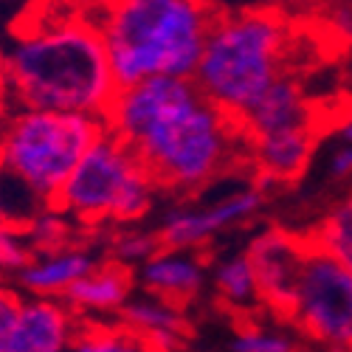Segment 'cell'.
<instances>
[{
	"label": "cell",
	"mask_w": 352,
	"mask_h": 352,
	"mask_svg": "<svg viewBox=\"0 0 352 352\" xmlns=\"http://www.w3.org/2000/svg\"><path fill=\"white\" fill-rule=\"evenodd\" d=\"M20 307H23V293L14 285L0 282V352H9L17 318H20Z\"/></svg>",
	"instance_id": "cell-25"
},
{
	"label": "cell",
	"mask_w": 352,
	"mask_h": 352,
	"mask_svg": "<svg viewBox=\"0 0 352 352\" xmlns=\"http://www.w3.org/2000/svg\"><path fill=\"white\" fill-rule=\"evenodd\" d=\"M76 318L56 299H25L9 352H71Z\"/></svg>",
	"instance_id": "cell-16"
},
{
	"label": "cell",
	"mask_w": 352,
	"mask_h": 352,
	"mask_svg": "<svg viewBox=\"0 0 352 352\" xmlns=\"http://www.w3.org/2000/svg\"><path fill=\"white\" fill-rule=\"evenodd\" d=\"M327 175H330V181H336V184L352 181V146H346V144H336L333 146V153L327 158Z\"/></svg>",
	"instance_id": "cell-26"
},
{
	"label": "cell",
	"mask_w": 352,
	"mask_h": 352,
	"mask_svg": "<svg viewBox=\"0 0 352 352\" xmlns=\"http://www.w3.org/2000/svg\"><path fill=\"white\" fill-rule=\"evenodd\" d=\"M99 259H102V254H99L96 237H87L63 251L34 254L28 259V265L14 276V282L25 299H56L60 302Z\"/></svg>",
	"instance_id": "cell-12"
},
{
	"label": "cell",
	"mask_w": 352,
	"mask_h": 352,
	"mask_svg": "<svg viewBox=\"0 0 352 352\" xmlns=\"http://www.w3.org/2000/svg\"><path fill=\"white\" fill-rule=\"evenodd\" d=\"M23 234H25V243L32 248V254H51V251H63V248H71L94 234H85L68 214H63L60 209L48 203V206H40L32 220L23 226Z\"/></svg>",
	"instance_id": "cell-20"
},
{
	"label": "cell",
	"mask_w": 352,
	"mask_h": 352,
	"mask_svg": "<svg viewBox=\"0 0 352 352\" xmlns=\"http://www.w3.org/2000/svg\"><path fill=\"white\" fill-rule=\"evenodd\" d=\"M116 87L192 79L217 14L197 0H116L91 6Z\"/></svg>",
	"instance_id": "cell-3"
},
{
	"label": "cell",
	"mask_w": 352,
	"mask_h": 352,
	"mask_svg": "<svg viewBox=\"0 0 352 352\" xmlns=\"http://www.w3.org/2000/svg\"><path fill=\"white\" fill-rule=\"evenodd\" d=\"M336 138H338V144L352 146V116H346V119H341L336 124Z\"/></svg>",
	"instance_id": "cell-27"
},
{
	"label": "cell",
	"mask_w": 352,
	"mask_h": 352,
	"mask_svg": "<svg viewBox=\"0 0 352 352\" xmlns=\"http://www.w3.org/2000/svg\"><path fill=\"white\" fill-rule=\"evenodd\" d=\"M290 45V20L276 9H217L192 82L209 104L240 122L287 74Z\"/></svg>",
	"instance_id": "cell-4"
},
{
	"label": "cell",
	"mask_w": 352,
	"mask_h": 352,
	"mask_svg": "<svg viewBox=\"0 0 352 352\" xmlns=\"http://www.w3.org/2000/svg\"><path fill=\"white\" fill-rule=\"evenodd\" d=\"M102 133L104 122L91 116L20 110L0 133V169L48 206Z\"/></svg>",
	"instance_id": "cell-6"
},
{
	"label": "cell",
	"mask_w": 352,
	"mask_h": 352,
	"mask_svg": "<svg viewBox=\"0 0 352 352\" xmlns=\"http://www.w3.org/2000/svg\"><path fill=\"white\" fill-rule=\"evenodd\" d=\"M94 237H96L102 259H110L133 274L164 248L155 228H146V226H119V228L94 234Z\"/></svg>",
	"instance_id": "cell-18"
},
{
	"label": "cell",
	"mask_w": 352,
	"mask_h": 352,
	"mask_svg": "<svg viewBox=\"0 0 352 352\" xmlns=\"http://www.w3.org/2000/svg\"><path fill=\"white\" fill-rule=\"evenodd\" d=\"M307 240L352 271V195L333 203Z\"/></svg>",
	"instance_id": "cell-21"
},
{
	"label": "cell",
	"mask_w": 352,
	"mask_h": 352,
	"mask_svg": "<svg viewBox=\"0 0 352 352\" xmlns=\"http://www.w3.org/2000/svg\"><path fill=\"white\" fill-rule=\"evenodd\" d=\"M243 251L254 271L259 307L268 318L287 324L307 254V237H299L282 226H262L251 234Z\"/></svg>",
	"instance_id": "cell-9"
},
{
	"label": "cell",
	"mask_w": 352,
	"mask_h": 352,
	"mask_svg": "<svg viewBox=\"0 0 352 352\" xmlns=\"http://www.w3.org/2000/svg\"><path fill=\"white\" fill-rule=\"evenodd\" d=\"M158 192L138 155L104 130L82 155L54 206L85 234H102L119 226H141L153 212Z\"/></svg>",
	"instance_id": "cell-5"
},
{
	"label": "cell",
	"mask_w": 352,
	"mask_h": 352,
	"mask_svg": "<svg viewBox=\"0 0 352 352\" xmlns=\"http://www.w3.org/2000/svg\"><path fill=\"white\" fill-rule=\"evenodd\" d=\"M287 327L305 346L352 352V271L310 245V240Z\"/></svg>",
	"instance_id": "cell-7"
},
{
	"label": "cell",
	"mask_w": 352,
	"mask_h": 352,
	"mask_svg": "<svg viewBox=\"0 0 352 352\" xmlns=\"http://www.w3.org/2000/svg\"><path fill=\"white\" fill-rule=\"evenodd\" d=\"M133 276L141 293L189 310V305L200 299L209 287V256L200 251L161 248Z\"/></svg>",
	"instance_id": "cell-11"
},
{
	"label": "cell",
	"mask_w": 352,
	"mask_h": 352,
	"mask_svg": "<svg viewBox=\"0 0 352 352\" xmlns=\"http://www.w3.org/2000/svg\"><path fill=\"white\" fill-rule=\"evenodd\" d=\"M209 290L217 299V305L228 313H234V318H251L256 316L259 307V296H256V282H254V271L248 265L245 251H226L223 256L209 262Z\"/></svg>",
	"instance_id": "cell-17"
},
{
	"label": "cell",
	"mask_w": 352,
	"mask_h": 352,
	"mask_svg": "<svg viewBox=\"0 0 352 352\" xmlns=\"http://www.w3.org/2000/svg\"><path fill=\"white\" fill-rule=\"evenodd\" d=\"M262 206H265V189L256 181L234 184L214 200H192L169 206L166 212H161L155 234L164 248L206 254V245L212 240L237 226L251 223L262 212Z\"/></svg>",
	"instance_id": "cell-8"
},
{
	"label": "cell",
	"mask_w": 352,
	"mask_h": 352,
	"mask_svg": "<svg viewBox=\"0 0 352 352\" xmlns=\"http://www.w3.org/2000/svg\"><path fill=\"white\" fill-rule=\"evenodd\" d=\"M104 130L124 141L172 195H197L245 164V138L192 79H146L119 87L104 113Z\"/></svg>",
	"instance_id": "cell-1"
},
{
	"label": "cell",
	"mask_w": 352,
	"mask_h": 352,
	"mask_svg": "<svg viewBox=\"0 0 352 352\" xmlns=\"http://www.w3.org/2000/svg\"><path fill=\"white\" fill-rule=\"evenodd\" d=\"M228 352H307V346L285 321L251 316L234 321Z\"/></svg>",
	"instance_id": "cell-19"
},
{
	"label": "cell",
	"mask_w": 352,
	"mask_h": 352,
	"mask_svg": "<svg viewBox=\"0 0 352 352\" xmlns=\"http://www.w3.org/2000/svg\"><path fill=\"white\" fill-rule=\"evenodd\" d=\"M316 124L254 135L245 138V164L254 169V181L268 192L271 186L299 181L316 155Z\"/></svg>",
	"instance_id": "cell-10"
},
{
	"label": "cell",
	"mask_w": 352,
	"mask_h": 352,
	"mask_svg": "<svg viewBox=\"0 0 352 352\" xmlns=\"http://www.w3.org/2000/svg\"><path fill=\"white\" fill-rule=\"evenodd\" d=\"M133 336H138L150 352H184L189 341V316L184 307L155 299L150 293H133V299L116 316Z\"/></svg>",
	"instance_id": "cell-14"
},
{
	"label": "cell",
	"mask_w": 352,
	"mask_h": 352,
	"mask_svg": "<svg viewBox=\"0 0 352 352\" xmlns=\"http://www.w3.org/2000/svg\"><path fill=\"white\" fill-rule=\"evenodd\" d=\"M43 203L6 169H0V226L23 228Z\"/></svg>",
	"instance_id": "cell-23"
},
{
	"label": "cell",
	"mask_w": 352,
	"mask_h": 352,
	"mask_svg": "<svg viewBox=\"0 0 352 352\" xmlns=\"http://www.w3.org/2000/svg\"><path fill=\"white\" fill-rule=\"evenodd\" d=\"M32 248L25 243V234L23 228L14 226H0V274H12L17 276L28 259H32Z\"/></svg>",
	"instance_id": "cell-24"
},
{
	"label": "cell",
	"mask_w": 352,
	"mask_h": 352,
	"mask_svg": "<svg viewBox=\"0 0 352 352\" xmlns=\"http://www.w3.org/2000/svg\"><path fill=\"white\" fill-rule=\"evenodd\" d=\"M71 352H150L138 336H133L116 318L110 321H76Z\"/></svg>",
	"instance_id": "cell-22"
},
{
	"label": "cell",
	"mask_w": 352,
	"mask_h": 352,
	"mask_svg": "<svg viewBox=\"0 0 352 352\" xmlns=\"http://www.w3.org/2000/svg\"><path fill=\"white\" fill-rule=\"evenodd\" d=\"M3 74L20 110L104 119L119 91L91 6L32 9L12 34Z\"/></svg>",
	"instance_id": "cell-2"
},
{
	"label": "cell",
	"mask_w": 352,
	"mask_h": 352,
	"mask_svg": "<svg viewBox=\"0 0 352 352\" xmlns=\"http://www.w3.org/2000/svg\"><path fill=\"white\" fill-rule=\"evenodd\" d=\"M133 271L116 265L110 259H99L60 302L71 310L76 321H110L122 313V307L133 299Z\"/></svg>",
	"instance_id": "cell-13"
},
{
	"label": "cell",
	"mask_w": 352,
	"mask_h": 352,
	"mask_svg": "<svg viewBox=\"0 0 352 352\" xmlns=\"http://www.w3.org/2000/svg\"><path fill=\"white\" fill-rule=\"evenodd\" d=\"M310 124H313V104L302 82L293 74L279 76L237 122L243 138L279 133L290 127H310Z\"/></svg>",
	"instance_id": "cell-15"
}]
</instances>
